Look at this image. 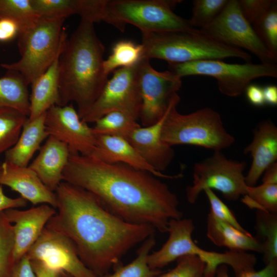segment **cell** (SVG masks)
Listing matches in <instances>:
<instances>
[{"instance_id": "cell-1", "label": "cell", "mask_w": 277, "mask_h": 277, "mask_svg": "<svg viewBox=\"0 0 277 277\" xmlns=\"http://www.w3.org/2000/svg\"><path fill=\"white\" fill-rule=\"evenodd\" d=\"M63 181L95 196L109 211L130 223L167 232L169 221L182 218L177 195L151 173L92 156L71 154Z\"/></svg>"}, {"instance_id": "cell-2", "label": "cell", "mask_w": 277, "mask_h": 277, "mask_svg": "<svg viewBox=\"0 0 277 277\" xmlns=\"http://www.w3.org/2000/svg\"><path fill=\"white\" fill-rule=\"evenodd\" d=\"M55 193L56 212L46 227L68 238L83 263L97 277L120 264L125 254L156 231L126 222L93 194L68 183L62 182Z\"/></svg>"}, {"instance_id": "cell-3", "label": "cell", "mask_w": 277, "mask_h": 277, "mask_svg": "<svg viewBox=\"0 0 277 277\" xmlns=\"http://www.w3.org/2000/svg\"><path fill=\"white\" fill-rule=\"evenodd\" d=\"M93 24L81 18L76 30L66 38L58 60V106L74 102L80 118L108 80L103 67L105 48Z\"/></svg>"}, {"instance_id": "cell-4", "label": "cell", "mask_w": 277, "mask_h": 277, "mask_svg": "<svg viewBox=\"0 0 277 277\" xmlns=\"http://www.w3.org/2000/svg\"><path fill=\"white\" fill-rule=\"evenodd\" d=\"M194 229L191 219L171 220L168 226V239L159 250L148 255L149 266L161 269L181 256L193 255L204 262L208 277H212L222 265L230 266L236 277L255 270L256 259L254 254L245 251L229 250L217 252L203 249L192 239Z\"/></svg>"}, {"instance_id": "cell-5", "label": "cell", "mask_w": 277, "mask_h": 277, "mask_svg": "<svg viewBox=\"0 0 277 277\" xmlns=\"http://www.w3.org/2000/svg\"><path fill=\"white\" fill-rule=\"evenodd\" d=\"M143 58H155L168 63L237 57L250 62L251 55L242 49L225 44L197 32H141Z\"/></svg>"}, {"instance_id": "cell-6", "label": "cell", "mask_w": 277, "mask_h": 277, "mask_svg": "<svg viewBox=\"0 0 277 277\" xmlns=\"http://www.w3.org/2000/svg\"><path fill=\"white\" fill-rule=\"evenodd\" d=\"M65 19L39 16L21 30L17 36L20 59L13 63L2 64L1 67L19 73L31 85L61 52L67 38L63 28Z\"/></svg>"}, {"instance_id": "cell-7", "label": "cell", "mask_w": 277, "mask_h": 277, "mask_svg": "<svg viewBox=\"0 0 277 277\" xmlns=\"http://www.w3.org/2000/svg\"><path fill=\"white\" fill-rule=\"evenodd\" d=\"M177 96L170 106L164 122L161 140L171 146L190 145L221 151L232 145L234 137L227 131L219 112L209 107L183 114L176 110Z\"/></svg>"}, {"instance_id": "cell-8", "label": "cell", "mask_w": 277, "mask_h": 277, "mask_svg": "<svg viewBox=\"0 0 277 277\" xmlns=\"http://www.w3.org/2000/svg\"><path fill=\"white\" fill-rule=\"evenodd\" d=\"M180 0H106L102 21L124 32L127 24L141 32H197L173 9Z\"/></svg>"}, {"instance_id": "cell-9", "label": "cell", "mask_w": 277, "mask_h": 277, "mask_svg": "<svg viewBox=\"0 0 277 277\" xmlns=\"http://www.w3.org/2000/svg\"><path fill=\"white\" fill-rule=\"evenodd\" d=\"M168 68L181 77L190 75L214 77L221 93L230 97H236L245 92L254 78L277 77L275 64H229L219 60H204L168 63Z\"/></svg>"}, {"instance_id": "cell-10", "label": "cell", "mask_w": 277, "mask_h": 277, "mask_svg": "<svg viewBox=\"0 0 277 277\" xmlns=\"http://www.w3.org/2000/svg\"><path fill=\"white\" fill-rule=\"evenodd\" d=\"M246 166L245 162L229 159L221 151H214L211 156L194 165L192 184L186 190L187 201L195 203L206 189L220 191L229 201L237 200L247 192L243 174Z\"/></svg>"}, {"instance_id": "cell-11", "label": "cell", "mask_w": 277, "mask_h": 277, "mask_svg": "<svg viewBox=\"0 0 277 277\" xmlns=\"http://www.w3.org/2000/svg\"><path fill=\"white\" fill-rule=\"evenodd\" d=\"M139 63V62H138ZM114 70L99 96L81 117L87 124L95 123L111 111L125 113L137 121L142 107L138 66Z\"/></svg>"}, {"instance_id": "cell-12", "label": "cell", "mask_w": 277, "mask_h": 277, "mask_svg": "<svg viewBox=\"0 0 277 277\" xmlns=\"http://www.w3.org/2000/svg\"><path fill=\"white\" fill-rule=\"evenodd\" d=\"M200 31L232 47L244 48L254 54L262 63L276 64L277 56L264 45L252 25L243 15L237 0H228L216 18Z\"/></svg>"}, {"instance_id": "cell-13", "label": "cell", "mask_w": 277, "mask_h": 277, "mask_svg": "<svg viewBox=\"0 0 277 277\" xmlns=\"http://www.w3.org/2000/svg\"><path fill=\"white\" fill-rule=\"evenodd\" d=\"M138 73L142 99L139 119L142 126H148L163 117L182 86V77L170 70L156 71L147 58L139 62Z\"/></svg>"}, {"instance_id": "cell-14", "label": "cell", "mask_w": 277, "mask_h": 277, "mask_svg": "<svg viewBox=\"0 0 277 277\" xmlns=\"http://www.w3.org/2000/svg\"><path fill=\"white\" fill-rule=\"evenodd\" d=\"M26 255L30 261H40L72 277H97L83 263L68 238L46 227Z\"/></svg>"}, {"instance_id": "cell-15", "label": "cell", "mask_w": 277, "mask_h": 277, "mask_svg": "<svg viewBox=\"0 0 277 277\" xmlns=\"http://www.w3.org/2000/svg\"><path fill=\"white\" fill-rule=\"evenodd\" d=\"M45 125L48 136L65 144L71 154L90 156L93 153L96 136L72 103L51 107L46 112Z\"/></svg>"}, {"instance_id": "cell-16", "label": "cell", "mask_w": 277, "mask_h": 277, "mask_svg": "<svg viewBox=\"0 0 277 277\" xmlns=\"http://www.w3.org/2000/svg\"><path fill=\"white\" fill-rule=\"evenodd\" d=\"M4 212L13 226L15 263L25 256L35 243L56 210L49 205L41 204L27 210L9 208Z\"/></svg>"}, {"instance_id": "cell-17", "label": "cell", "mask_w": 277, "mask_h": 277, "mask_svg": "<svg viewBox=\"0 0 277 277\" xmlns=\"http://www.w3.org/2000/svg\"><path fill=\"white\" fill-rule=\"evenodd\" d=\"M0 185L6 186L34 205L48 204L56 209V196L29 166L4 161L0 165Z\"/></svg>"}, {"instance_id": "cell-18", "label": "cell", "mask_w": 277, "mask_h": 277, "mask_svg": "<svg viewBox=\"0 0 277 277\" xmlns=\"http://www.w3.org/2000/svg\"><path fill=\"white\" fill-rule=\"evenodd\" d=\"M177 96V93L173 97L167 111L161 119L148 126H141L132 132L128 139L148 164L160 172L168 168L175 155L172 147L162 141L161 132L170 106Z\"/></svg>"}, {"instance_id": "cell-19", "label": "cell", "mask_w": 277, "mask_h": 277, "mask_svg": "<svg viewBox=\"0 0 277 277\" xmlns=\"http://www.w3.org/2000/svg\"><path fill=\"white\" fill-rule=\"evenodd\" d=\"M252 158L245 176L247 186H254L265 170L277 160V128L270 121L261 122L253 131V139L244 150Z\"/></svg>"}, {"instance_id": "cell-20", "label": "cell", "mask_w": 277, "mask_h": 277, "mask_svg": "<svg viewBox=\"0 0 277 277\" xmlns=\"http://www.w3.org/2000/svg\"><path fill=\"white\" fill-rule=\"evenodd\" d=\"M70 155L65 144L48 136L28 166L50 190L55 192L63 182V171Z\"/></svg>"}, {"instance_id": "cell-21", "label": "cell", "mask_w": 277, "mask_h": 277, "mask_svg": "<svg viewBox=\"0 0 277 277\" xmlns=\"http://www.w3.org/2000/svg\"><path fill=\"white\" fill-rule=\"evenodd\" d=\"M92 156L108 163H123L148 171L159 178L177 179L182 176L166 175L155 170L142 157L129 142L117 136L98 135Z\"/></svg>"}, {"instance_id": "cell-22", "label": "cell", "mask_w": 277, "mask_h": 277, "mask_svg": "<svg viewBox=\"0 0 277 277\" xmlns=\"http://www.w3.org/2000/svg\"><path fill=\"white\" fill-rule=\"evenodd\" d=\"M46 112L33 120L28 117L16 142L5 153V162L19 166L29 165L42 142L48 136L45 125Z\"/></svg>"}, {"instance_id": "cell-23", "label": "cell", "mask_w": 277, "mask_h": 277, "mask_svg": "<svg viewBox=\"0 0 277 277\" xmlns=\"http://www.w3.org/2000/svg\"><path fill=\"white\" fill-rule=\"evenodd\" d=\"M60 54L47 70L31 84L28 116L30 120L44 114L52 106L59 105L58 60Z\"/></svg>"}, {"instance_id": "cell-24", "label": "cell", "mask_w": 277, "mask_h": 277, "mask_svg": "<svg viewBox=\"0 0 277 277\" xmlns=\"http://www.w3.org/2000/svg\"><path fill=\"white\" fill-rule=\"evenodd\" d=\"M207 235L216 246L230 250L262 252L261 246L255 237L219 220L210 211L207 219Z\"/></svg>"}, {"instance_id": "cell-25", "label": "cell", "mask_w": 277, "mask_h": 277, "mask_svg": "<svg viewBox=\"0 0 277 277\" xmlns=\"http://www.w3.org/2000/svg\"><path fill=\"white\" fill-rule=\"evenodd\" d=\"M28 84L19 73L8 70L7 73L0 78V108H14L28 116Z\"/></svg>"}, {"instance_id": "cell-26", "label": "cell", "mask_w": 277, "mask_h": 277, "mask_svg": "<svg viewBox=\"0 0 277 277\" xmlns=\"http://www.w3.org/2000/svg\"><path fill=\"white\" fill-rule=\"evenodd\" d=\"M31 3L39 16L65 19L73 14L88 18L92 7L91 0H31Z\"/></svg>"}, {"instance_id": "cell-27", "label": "cell", "mask_w": 277, "mask_h": 277, "mask_svg": "<svg viewBox=\"0 0 277 277\" xmlns=\"http://www.w3.org/2000/svg\"><path fill=\"white\" fill-rule=\"evenodd\" d=\"M255 229L265 265L277 260V213L256 210Z\"/></svg>"}, {"instance_id": "cell-28", "label": "cell", "mask_w": 277, "mask_h": 277, "mask_svg": "<svg viewBox=\"0 0 277 277\" xmlns=\"http://www.w3.org/2000/svg\"><path fill=\"white\" fill-rule=\"evenodd\" d=\"M156 244L154 234L145 240L137 251L136 258L126 265L115 267L113 273L98 277H156L160 269H153L147 264V256Z\"/></svg>"}, {"instance_id": "cell-29", "label": "cell", "mask_w": 277, "mask_h": 277, "mask_svg": "<svg viewBox=\"0 0 277 277\" xmlns=\"http://www.w3.org/2000/svg\"><path fill=\"white\" fill-rule=\"evenodd\" d=\"M140 126L137 121L129 115L114 111L96 121L92 130L95 135L117 136L128 140L132 132Z\"/></svg>"}, {"instance_id": "cell-30", "label": "cell", "mask_w": 277, "mask_h": 277, "mask_svg": "<svg viewBox=\"0 0 277 277\" xmlns=\"http://www.w3.org/2000/svg\"><path fill=\"white\" fill-rule=\"evenodd\" d=\"M143 47L131 41L122 40L112 47V52L104 61L105 72L108 75L114 70L136 65L143 58Z\"/></svg>"}, {"instance_id": "cell-31", "label": "cell", "mask_w": 277, "mask_h": 277, "mask_svg": "<svg viewBox=\"0 0 277 277\" xmlns=\"http://www.w3.org/2000/svg\"><path fill=\"white\" fill-rule=\"evenodd\" d=\"M28 117L14 108H0V155L15 144Z\"/></svg>"}, {"instance_id": "cell-32", "label": "cell", "mask_w": 277, "mask_h": 277, "mask_svg": "<svg viewBox=\"0 0 277 277\" xmlns=\"http://www.w3.org/2000/svg\"><path fill=\"white\" fill-rule=\"evenodd\" d=\"M242 202L251 209L277 213V184L247 186Z\"/></svg>"}, {"instance_id": "cell-33", "label": "cell", "mask_w": 277, "mask_h": 277, "mask_svg": "<svg viewBox=\"0 0 277 277\" xmlns=\"http://www.w3.org/2000/svg\"><path fill=\"white\" fill-rule=\"evenodd\" d=\"M12 224L4 211H0V277H10L15 264Z\"/></svg>"}, {"instance_id": "cell-34", "label": "cell", "mask_w": 277, "mask_h": 277, "mask_svg": "<svg viewBox=\"0 0 277 277\" xmlns=\"http://www.w3.org/2000/svg\"><path fill=\"white\" fill-rule=\"evenodd\" d=\"M39 17L31 0H0V19L7 18L16 22L21 30L32 24Z\"/></svg>"}, {"instance_id": "cell-35", "label": "cell", "mask_w": 277, "mask_h": 277, "mask_svg": "<svg viewBox=\"0 0 277 277\" xmlns=\"http://www.w3.org/2000/svg\"><path fill=\"white\" fill-rule=\"evenodd\" d=\"M251 25L264 45L277 56V3Z\"/></svg>"}, {"instance_id": "cell-36", "label": "cell", "mask_w": 277, "mask_h": 277, "mask_svg": "<svg viewBox=\"0 0 277 277\" xmlns=\"http://www.w3.org/2000/svg\"><path fill=\"white\" fill-rule=\"evenodd\" d=\"M228 0H194L189 23L192 27H205L220 14Z\"/></svg>"}, {"instance_id": "cell-37", "label": "cell", "mask_w": 277, "mask_h": 277, "mask_svg": "<svg viewBox=\"0 0 277 277\" xmlns=\"http://www.w3.org/2000/svg\"><path fill=\"white\" fill-rule=\"evenodd\" d=\"M176 261V265L173 269L156 277H208L205 264L199 258L187 255Z\"/></svg>"}, {"instance_id": "cell-38", "label": "cell", "mask_w": 277, "mask_h": 277, "mask_svg": "<svg viewBox=\"0 0 277 277\" xmlns=\"http://www.w3.org/2000/svg\"><path fill=\"white\" fill-rule=\"evenodd\" d=\"M204 191L210 205V211L215 217L242 232L249 233L241 226L233 213L212 190L206 189Z\"/></svg>"}, {"instance_id": "cell-39", "label": "cell", "mask_w": 277, "mask_h": 277, "mask_svg": "<svg viewBox=\"0 0 277 277\" xmlns=\"http://www.w3.org/2000/svg\"><path fill=\"white\" fill-rule=\"evenodd\" d=\"M241 11L247 19L252 25L274 4L275 0H240L238 1Z\"/></svg>"}, {"instance_id": "cell-40", "label": "cell", "mask_w": 277, "mask_h": 277, "mask_svg": "<svg viewBox=\"0 0 277 277\" xmlns=\"http://www.w3.org/2000/svg\"><path fill=\"white\" fill-rule=\"evenodd\" d=\"M212 277H230L227 266L222 265L219 266ZM240 277H277V260L266 264L260 270L249 272Z\"/></svg>"}, {"instance_id": "cell-41", "label": "cell", "mask_w": 277, "mask_h": 277, "mask_svg": "<svg viewBox=\"0 0 277 277\" xmlns=\"http://www.w3.org/2000/svg\"><path fill=\"white\" fill-rule=\"evenodd\" d=\"M21 30L19 24L7 18L0 19V42H6L17 37Z\"/></svg>"}, {"instance_id": "cell-42", "label": "cell", "mask_w": 277, "mask_h": 277, "mask_svg": "<svg viewBox=\"0 0 277 277\" xmlns=\"http://www.w3.org/2000/svg\"><path fill=\"white\" fill-rule=\"evenodd\" d=\"M10 277H36L30 261L26 255L15 263Z\"/></svg>"}, {"instance_id": "cell-43", "label": "cell", "mask_w": 277, "mask_h": 277, "mask_svg": "<svg viewBox=\"0 0 277 277\" xmlns=\"http://www.w3.org/2000/svg\"><path fill=\"white\" fill-rule=\"evenodd\" d=\"M246 95L249 103L253 106L261 107L265 103L263 88L256 84H249L245 91Z\"/></svg>"}, {"instance_id": "cell-44", "label": "cell", "mask_w": 277, "mask_h": 277, "mask_svg": "<svg viewBox=\"0 0 277 277\" xmlns=\"http://www.w3.org/2000/svg\"><path fill=\"white\" fill-rule=\"evenodd\" d=\"M28 202L20 197L12 198L5 194L3 186L0 185V211L9 208H18L25 207Z\"/></svg>"}, {"instance_id": "cell-45", "label": "cell", "mask_w": 277, "mask_h": 277, "mask_svg": "<svg viewBox=\"0 0 277 277\" xmlns=\"http://www.w3.org/2000/svg\"><path fill=\"white\" fill-rule=\"evenodd\" d=\"M30 263L36 277H58L59 275L60 272L50 268L40 261H30Z\"/></svg>"}, {"instance_id": "cell-46", "label": "cell", "mask_w": 277, "mask_h": 277, "mask_svg": "<svg viewBox=\"0 0 277 277\" xmlns=\"http://www.w3.org/2000/svg\"><path fill=\"white\" fill-rule=\"evenodd\" d=\"M265 103L270 106L277 105V87L269 85L263 88Z\"/></svg>"}, {"instance_id": "cell-47", "label": "cell", "mask_w": 277, "mask_h": 277, "mask_svg": "<svg viewBox=\"0 0 277 277\" xmlns=\"http://www.w3.org/2000/svg\"><path fill=\"white\" fill-rule=\"evenodd\" d=\"M262 183L277 184V163L269 166L264 172Z\"/></svg>"}, {"instance_id": "cell-48", "label": "cell", "mask_w": 277, "mask_h": 277, "mask_svg": "<svg viewBox=\"0 0 277 277\" xmlns=\"http://www.w3.org/2000/svg\"><path fill=\"white\" fill-rule=\"evenodd\" d=\"M60 273L61 274V277H72L70 275L68 274V273L64 271H60Z\"/></svg>"}, {"instance_id": "cell-49", "label": "cell", "mask_w": 277, "mask_h": 277, "mask_svg": "<svg viewBox=\"0 0 277 277\" xmlns=\"http://www.w3.org/2000/svg\"><path fill=\"white\" fill-rule=\"evenodd\" d=\"M58 277H61L60 273H59V275Z\"/></svg>"}]
</instances>
